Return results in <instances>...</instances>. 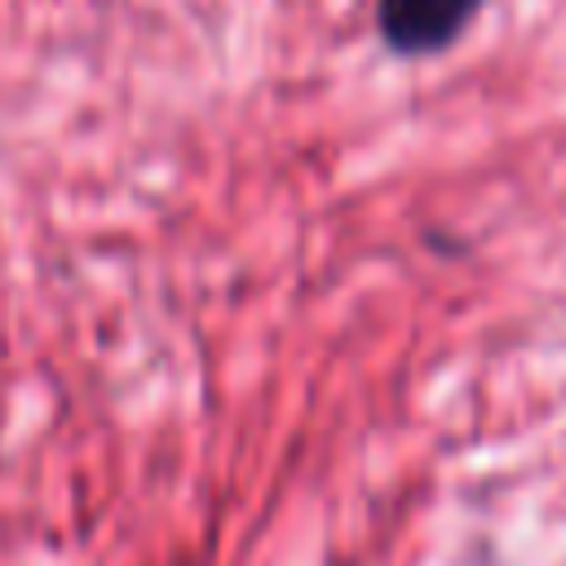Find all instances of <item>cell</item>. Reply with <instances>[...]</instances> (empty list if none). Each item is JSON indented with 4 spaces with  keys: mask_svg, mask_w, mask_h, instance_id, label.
<instances>
[{
    "mask_svg": "<svg viewBox=\"0 0 566 566\" xmlns=\"http://www.w3.org/2000/svg\"><path fill=\"white\" fill-rule=\"evenodd\" d=\"M478 9L482 0H376V31L394 53L420 57L455 44Z\"/></svg>",
    "mask_w": 566,
    "mask_h": 566,
    "instance_id": "1",
    "label": "cell"
}]
</instances>
